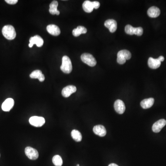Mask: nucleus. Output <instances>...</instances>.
Listing matches in <instances>:
<instances>
[{
    "instance_id": "f3484780",
    "label": "nucleus",
    "mask_w": 166,
    "mask_h": 166,
    "mask_svg": "<svg viewBox=\"0 0 166 166\" xmlns=\"http://www.w3.org/2000/svg\"><path fill=\"white\" fill-rule=\"evenodd\" d=\"M154 102L155 100L153 98L145 99L142 101L140 103V105L143 109H149L153 105Z\"/></svg>"
},
{
    "instance_id": "f8f14e48",
    "label": "nucleus",
    "mask_w": 166,
    "mask_h": 166,
    "mask_svg": "<svg viewBox=\"0 0 166 166\" xmlns=\"http://www.w3.org/2000/svg\"><path fill=\"white\" fill-rule=\"evenodd\" d=\"M15 102L14 99L11 98L6 99L2 104V110L4 111H9L14 107Z\"/></svg>"
},
{
    "instance_id": "412c9836",
    "label": "nucleus",
    "mask_w": 166,
    "mask_h": 166,
    "mask_svg": "<svg viewBox=\"0 0 166 166\" xmlns=\"http://www.w3.org/2000/svg\"><path fill=\"white\" fill-rule=\"evenodd\" d=\"M82 6L84 11L88 13H91L94 9L92 2L89 1H85L83 3Z\"/></svg>"
},
{
    "instance_id": "423d86ee",
    "label": "nucleus",
    "mask_w": 166,
    "mask_h": 166,
    "mask_svg": "<svg viewBox=\"0 0 166 166\" xmlns=\"http://www.w3.org/2000/svg\"><path fill=\"white\" fill-rule=\"evenodd\" d=\"M30 124L35 127H41L45 122V119L43 117L34 116L31 117L29 119Z\"/></svg>"
},
{
    "instance_id": "9b49d317",
    "label": "nucleus",
    "mask_w": 166,
    "mask_h": 166,
    "mask_svg": "<svg viewBox=\"0 0 166 166\" xmlns=\"http://www.w3.org/2000/svg\"><path fill=\"white\" fill-rule=\"evenodd\" d=\"M166 125V121L164 119H161L155 123L152 126L153 131L156 133H158L161 131L163 127Z\"/></svg>"
},
{
    "instance_id": "bb28decb",
    "label": "nucleus",
    "mask_w": 166,
    "mask_h": 166,
    "mask_svg": "<svg viewBox=\"0 0 166 166\" xmlns=\"http://www.w3.org/2000/svg\"><path fill=\"white\" fill-rule=\"evenodd\" d=\"M158 60H160L161 62H162V61H164V57L163 56H159V57L158 58Z\"/></svg>"
},
{
    "instance_id": "b1692460",
    "label": "nucleus",
    "mask_w": 166,
    "mask_h": 166,
    "mask_svg": "<svg viewBox=\"0 0 166 166\" xmlns=\"http://www.w3.org/2000/svg\"><path fill=\"white\" fill-rule=\"evenodd\" d=\"M52 162L56 166H61L63 164L62 158L59 155H56L53 157Z\"/></svg>"
},
{
    "instance_id": "f257e3e1",
    "label": "nucleus",
    "mask_w": 166,
    "mask_h": 166,
    "mask_svg": "<svg viewBox=\"0 0 166 166\" xmlns=\"http://www.w3.org/2000/svg\"><path fill=\"white\" fill-rule=\"evenodd\" d=\"M2 33L4 37L8 40H13L16 36L15 30L11 25L5 26L2 29Z\"/></svg>"
},
{
    "instance_id": "5701e85b",
    "label": "nucleus",
    "mask_w": 166,
    "mask_h": 166,
    "mask_svg": "<svg viewBox=\"0 0 166 166\" xmlns=\"http://www.w3.org/2000/svg\"><path fill=\"white\" fill-rule=\"evenodd\" d=\"M125 30L126 33L129 35H133L134 34L136 35L137 28H134L131 25H127L125 27Z\"/></svg>"
},
{
    "instance_id": "20e7f679",
    "label": "nucleus",
    "mask_w": 166,
    "mask_h": 166,
    "mask_svg": "<svg viewBox=\"0 0 166 166\" xmlns=\"http://www.w3.org/2000/svg\"><path fill=\"white\" fill-rule=\"evenodd\" d=\"M83 62L90 67H94L97 64V61L93 56L89 53H84L81 56Z\"/></svg>"
},
{
    "instance_id": "f03ea898",
    "label": "nucleus",
    "mask_w": 166,
    "mask_h": 166,
    "mask_svg": "<svg viewBox=\"0 0 166 166\" xmlns=\"http://www.w3.org/2000/svg\"><path fill=\"white\" fill-rule=\"evenodd\" d=\"M60 69L65 73H71L72 71L73 66L70 59L67 56H64L62 59V65L60 66Z\"/></svg>"
},
{
    "instance_id": "2eb2a0df",
    "label": "nucleus",
    "mask_w": 166,
    "mask_h": 166,
    "mask_svg": "<svg viewBox=\"0 0 166 166\" xmlns=\"http://www.w3.org/2000/svg\"><path fill=\"white\" fill-rule=\"evenodd\" d=\"M161 11L156 6H153L150 7L147 11L148 16L151 18H156L160 15Z\"/></svg>"
},
{
    "instance_id": "a878e982",
    "label": "nucleus",
    "mask_w": 166,
    "mask_h": 166,
    "mask_svg": "<svg viewBox=\"0 0 166 166\" xmlns=\"http://www.w3.org/2000/svg\"><path fill=\"white\" fill-rule=\"evenodd\" d=\"M5 2L9 4L14 5L16 4L18 1V0H6Z\"/></svg>"
},
{
    "instance_id": "393cba45",
    "label": "nucleus",
    "mask_w": 166,
    "mask_h": 166,
    "mask_svg": "<svg viewBox=\"0 0 166 166\" xmlns=\"http://www.w3.org/2000/svg\"><path fill=\"white\" fill-rule=\"evenodd\" d=\"M92 3H93V7L95 9H98L100 7V3L98 2H97V1L92 2Z\"/></svg>"
},
{
    "instance_id": "9d476101",
    "label": "nucleus",
    "mask_w": 166,
    "mask_h": 166,
    "mask_svg": "<svg viewBox=\"0 0 166 166\" xmlns=\"http://www.w3.org/2000/svg\"><path fill=\"white\" fill-rule=\"evenodd\" d=\"M104 26L108 28L110 32L114 33L116 31L117 28V22L114 19H108L104 23Z\"/></svg>"
},
{
    "instance_id": "dca6fc26",
    "label": "nucleus",
    "mask_w": 166,
    "mask_h": 166,
    "mask_svg": "<svg viewBox=\"0 0 166 166\" xmlns=\"http://www.w3.org/2000/svg\"><path fill=\"white\" fill-rule=\"evenodd\" d=\"M148 66L151 68L156 69L160 67L161 62L158 59L153 58L152 57L149 58L148 61Z\"/></svg>"
},
{
    "instance_id": "4be33fe9",
    "label": "nucleus",
    "mask_w": 166,
    "mask_h": 166,
    "mask_svg": "<svg viewBox=\"0 0 166 166\" xmlns=\"http://www.w3.org/2000/svg\"><path fill=\"white\" fill-rule=\"evenodd\" d=\"M71 136L75 141L77 142L81 141L82 136L79 131L73 130L71 132Z\"/></svg>"
},
{
    "instance_id": "4468645a",
    "label": "nucleus",
    "mask_w": 166,
    "mask_h": 166,
    "mask_svg": "<svg viewBox=\"0 0 166 166\" xmlns=\"http://www.w3.org/2000/svg\"><path fill=\"white\" fill-rule=\"evenodd\" d=\"M47 31L49 34L53 36H58L60 33V30L59 27L53 24H51L47 26Z\"/></svg>"
},
{
    "instance_id": "6ab92c4d",
    "label": "nucleus",
    "mask_w": 166,
    "mask_h": 166,
    "mask_svg": "<svg viewBox=\"0 0 166 166\" xmlns=\"http://www.w3.org/2000/svg\"><path fill=\"white\" fill-rule=\"evenodd\" d=\"M58 3L57 1H53L49 5V12L51 15H59L60 11L57 10Z\"/></svg>"
},
{
    "instance_id": "aec40b11",
    "label": "nucleus",
    "mask_w": 166,
    "mask_h": 166,
    "mask_svg": "<svg viewBox=\"0 0 166 166\" xmlns=\"http://www.w3.org/2000/svg\"><path fill=\"white\" fill-rule=\"evenodd\" d=\"M86 28L83 26H79L76 29H74L73 31V34L74 37H79L81 34H85L86 33Z\"/></svg>"
},
{
    "instance_id": "7ed1b4c3",
    "label": "nucleus",
    "mask_w": 166,
    "mask_h": 166,
    "mask_svg": "<svg viewBox=\"0 0 166 166\" xmlns=\"http://www.w3.org/2000/svg\"><path fill=\"white\" fill-rule=\"evenodd\" d=\"M131 54L129 51L126 49L119 51L117 54V61L119 64H124L127 60L130 59Z\"/></svg>"
},
{
    "instance_id": "39448f33",
    "label": "nucleus",
    "mask_w": 166,
    "mask_h": 166,
    "mask_svg": "<svg viewBox=\"0 0 166 166\" xmlns=\"http://www.w3.org/2000/svg\"><path fill=\"white\" fill-rule=\"evenodd\" d=\"M25 152L26 156L31 160H37L39 157V154L38 151L32 147L29 146L26 147Z\"/></svg>"
},
{
    "instance_id": "cd10ccee",
    "label": "nucleus",
    "mask_w": 166,
    "mask_h": 166,
    "mask_svg": "<svg viewBox=\"0 0 166 166\" xmlns=\"http://www.w3.org/2000/svg\"><path fill=\"white\" fill-rule=\"evenodd\" d=\"M109 166H119L117 165L116 164H110L109 165Z\"/></svg>"
},
{
    "instance_id": "1a4fd4ad",
    "label": "nucleus",
    "mask_w": 166,
    "mask_h": 166,
    "mask_svg": "<svg viewBox=\"0 0 166 166\" xmlns=\"http://www.w3.org/2000/svg\"><path fill=\"white\" fill-rule=\"evenodd\" d=\"M114 108L115 111L119 114H123L126 110V106L123 102L118 99L114 102Z\"/></svg>"
},
{
    "instance_id": "6e6552de",
    "label": "nucleus",
    "mask_w": 166,
    "mask_h": 166,
    "mask_svg": "<svg viewBox=\"0 0 166 166\" xmlns=\"http://www.w3.org/2000/svg\"><path fill=\"white\" fill-rule=\"evenodd\" d=\"M76 90L77 88L75 86L70 85L64 87L62 90L61 94L64 98H68L73 93L76 92Z\"/></svg>"
},
{
    "instance_id": "ddd939ff",
    "label": "nucleus",
    "mask_w": 166,
    "mask_h": 166,
    "mask_svg": "<svg viewBox=\"0 0 166 166\" xmlns=\"http://www.w3.org/2000/svg\"><path fill=\"white\" fill-rule=\"evenodd\" d=\"M93 131L95 134L100 137H104L107 133L106 128L102 125H98L95 126L93 127Z\"/></svg>"
},
{
    "instance_id": "c85d7f7f",
    "label": "nucleus",
    "mask_w": 166,
    "mask_h": 166,
    "mask_svg": "<svg viewBox=\"0 0 166 166\" xmlns=\"http://www.w3.org/2000/svg\"><path fill=\"white\" fill-rule=\"evenodd\" d=\"M77 166H80V165L78 164V165H77Z\"/></svg>"
},
{
    "instance_id": "a211bd4d",
    "label": "nucleus",
    "mask_w": 166,
    "mask_h": 166,
    "mask_svg": "<svg viewBox=\"0 0 166 166\" xmlns=\"http://www.w3.org/2000/svg\"><path fill=\"white\" fill-rule=\"evenodd\" d=\"M30 77L31 79H39L40 82H43L45 80L44 75L42 73L41 71L39 70L34 71L30 75Z\"/></svg>"
},
{
    "instance_id": "0eeeda50",
    "label": "nucleus",
    "mask_w": 166,
    "mask_h": 166,
    "mask_svg": "<svg viewBox=\"0 0 166 166\" xmlns=\"http://www.w3.org/2000/svg\"><path fill=\"white\" fill-rule=\"evenodd\" d=\"M30 44H29V47L32 48L34 44L37 45V46L41 47L44 44V40L39 35H36L33 37H31L30 39Z\"/></svg>"
}]
</instances>
